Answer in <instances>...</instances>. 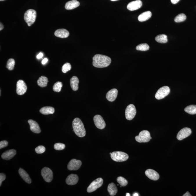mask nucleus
<instances>
[{
    "instance_id": "nucleus-7",
    "label": "nucleus",
    "mask_w": 196,
    "mask_h": 196,
    "mask_svg": "<svg viewBox=\"0 0 196 196\" xmlns=\"http://www.w3.org/2000/svg\"><path fill=\"white\" fill-rule=\"evenodd\" d=\"M136 109L133 104L129 105L125 110V117L128 120H132L136 114Z\"/></svg>"
},
{
    "instance_id": "nucleus-16",
    "label": "nucleus",
    "mask_w": 196,
    "mask_h": 196,
    "mask_svg": "<svg viewBox=\"0 0 196 196\" xmlns=\"http://www.w3.org/2000/svg\"><path fill=\"white\" fill-rule=\"evenodd\" d=\"M28 122L30 125V129L32 132L37 134L41 132V129L37 122L32 119H29Z\"/></svg>"
},
{
    "instance_id": "nucleus-8",
    "label": "nucleus",
    "mask_w": 196,
    "mask_h": 196,
    "mask_svg": "<svg viewBox=\"0 0 196 196\" xmlns=\"http://www.w3.org/2000/svg\"><path fill=\"white\" fill-rule=\"evenodd\" d=\"M170 92V89L168 86H163L157 91L155 94V97L157 100H161L168 96Z\"/></svg>"
},
{
    "instance_id": "nucleus-3",
    "label": "nucleus",
    "mask_w": 196,
    "mask_h": 196,
    "mask_svg": "<svg viewBox=\"0 0 196 196\" xmlns=\"http://www.w3.org/2000/svg\"><path fill=\"white\" fill-rule=\"evenodd\" d=\"M37 15V12L34 10L30 9L26 11L24 14V20L28 26H31L35 22Z\"/></svg>"
},
{
    "instance_id": "nucleus-49",
    "label": "nucleus",
    "mask_w": 196,
    "mask_h": 196,
    "mask_svg": "<svg viewBox=\"0 0 196 196\" xmlns=\"http://www.w3.org/2000/svg\"><path fill=\"white\" fill-rule=\"evenodd\" d=\"M111 154H112V153H110V155H111Z\"/></svg>"
},
{
    "instance_id": "nucleus-31",
    "label": "nucleus",
    "mask_w": 196,
    "mask_h": 196,
    "mask_svg": "<svg viewBox=\"0 0 196 196\" xmlns=\"http://www.w3.org/2000/svg\"><path fill=\"white\" fill-rule=\"evenodd\" d=\"M15 65V60L13 59H10L7 62L6 68L8 70H14Z\"/></svg>"
},
{
    "instance_id": "nucleus-27",
    "label": "nucleus",
    "mask_w": 196,
    "mask_h": 196,
    "mask_svg": "<svg viewBox=\"0 0 196 196\" xmlns=\"http://www.w3.org/2000/svg\"><path fill=\"white\" fill-rule=\"evenodd\" d=\"M48 82V79L47 77L44 76H41L39 78L37 81V83L40 87L44 88L47 86Z\"/></svg>"
},
{
    "instance_id": "nucleus-40",
    "label": "nucleus",
    "mask_w": 196,
    "mask_h": 196,
    "mask_svg": "<svg viewBox=\"0 0 196 196\" xmlns=\"http://www.w3.org/2000/svg\"><path fill=\"white\" fill-rule=\"evenodd\" d=\"M48 61V59L47 58H45L44 59H43L42 61V64L43 65H44L46 64Z\"/></svg>"
},
{
    "instance_id": "nucleus-33",
    "label": "nucleus",
    "mask_w": 196,
    "mask_h": 196,
    "mask_svg": "<svg viewBox=\"0 0 196 196\" xmlns=\"http://www.w3.org/2000/svg\"><path fill=\"white\" fill-rule=\"evenodd\" d=\"M63 85L62 83L60 81H58L53 86V89L54 92H59L61 91V88Z\"/></svg>"
},
{
    "instance_id": "nucleus-35",
    "label": "nucleus",
    "mask_w": 196,
    "mask_h": 196,
    "mask_svg": "<svg viewBox=\"0 0 196 196\" xmlns=\"http://www.w3.org/2000/svg\"><path fill=\"white\" fill-rule=\"evenodd\" d=\"M71 66L70 63H66L63 66L62 68V71L63 73H66L71 70Z\"/></svg>"
},
{
    "instance_id": "nucleus-30",
    "label": "nucleus",
    "mask_w": 196,
    "mask_h": 196,
    "mask_svg": "<svg viewBox=\"0 0 196 196\" xmlns=\"http://www.w3.org/2000/svg\"><path fill=\"white\" fill-rule=\"evenodd\" d=\"M136 49L138 51H146L149 50V46L146 43H143L137 46Z\"/></svg>"
},
{
    "instance_id": "nucleus-18",
    "label": "nucleus",
    "mask_w": 196,
    "mask_h": 196,
    "mask_svg": "<svg viewBox=\"0 0 196 196\" xmlns=\"http://www.w3.org/2000/svg\"><path fill=\"white\" fill-rule=\"evenodd\" d=\"M79 181L78 176L76 174H71L69 175L66 179V182L69 185H75Z\"/></svg>"
},
{
    "instance_id": "nucleus-25",
    "label": "nucleus",
    "mask_w": 196,
    "mask_h": 196,
    "mask_svg": "<svg viewBox=\"0 0 196 196\" xmlns=\"http://www.w3.org/2000/svg\"><path fill=\"white\" fill-rule=\"evenodd\" d=\"M40 112L44 115L53 114L55 112V109L51 106H45L40 109Z\"/></svg>"
},
{
    "instance_id": "nucleus-2",
    "label": "nucleus",
    "mask_w": 196,
    "mask_h": 196,
    "mask_svg": "<svg viewBox=\"0 0 196 196\" xmlns=\"http://www.w3.org/2000/svg\"><path fill=\"white\" fill-rule=\"evenodd\" d=\"M72 126L75 133L80 137H83L86 135V130L83 122L80 119L76 118L72 122Z\"/></svg>"
},
{
    "instance_id": "nucleus-28",
    "label": "nucleus",
    "mask_w": 196,
    "mask_h": 196,
    "mask_svg": "<svg viewBox=\"0 0 196 196\" xmlns=\"http://www.w3.org/2000/svg\"><path fill=\"white\" fill-rule=\"evenodd\" d=\"M155 40L157 42L160 43H165L168 41V37L165 34L159 35L157 36Z\"/></svg>"
},
{
    "instance_id": "nucleus-23",
    "label": "nucleus",
    "mask_w": 196,
    "mask_h": 196,
    "mask_svg": "<svg viewBox=\"0 0 196 196\" xmlns=\"http://www.w3.org/2000/svg\"><path fill=\"white\" fill-rule=\"evenodd\" d=\"M152 15V12L150 11H146L139 16L138 17V21L140 22L146 21L151 18Z\"/></svg>"
},
{
    "instance_id": "nucleus-1",
    "label": "nucleus",
    "mask_w": 196,
    "mask_h": 196,
    "mask_svg": "<svg viewBox=\"0 0 196 196\" xmlns=\"http://www.w3.org/2000/svg\"><path fill=\"white\" fill-rule=\"evenodd\" d=\"M93 65L98 68H103L108 67L111 63V59L107 56L97 54L93 58Z\"/></svg>"
},
{
    "instance_id": "nucleus-24",
    "label": "nucleus",
    "mask_w": 196,
    "mask_h": 196,
    "mask_svg": "<svg viewBox=\"0 0 196 196\" xmlns=\"http://www.w3.org/2000/svg\"><path fill=\"white\" fill-rule=\"evenodd\" d=\"M79 81L76 76H74L72 77L70 80V86L73 90L76 91L79 89Z\"/></svg>"
},
{
    "instance_id": "nucleus-32",
    "label": "nucleus",
    "mask_w": 196,
    "mask_h": 196,
    "mask_svg": "<svg viewBox=\"0 0 196 196\" xmlns=\"http://www.w3.org/2000/svg\"><path fill=\"white\" fill-rule=\"evenodd\" d=\"M186 19V16L184 14H180L175 17L174 21L176 23L183 22Z\"/></svg>"
},
{
    "instance_id": "nucleus-12",
    "label": "nucleus",
    "mask_w": 196,
    "mask_h": 196,
    "mask_svg": "<svg viewBox=\"0 0 196 196\" xmlns=\"http://www.w3.org/2000/svg\"><path fill=\"white\" fill-rule=\"evenodd\" d=\"M192 131L189 128H184L178 132L177 138L179 140L181 141L185 139L191 135Z\"/></svg>"
},
{
    "instance_id": "nucleus-14",
    "label": "nucleus",
    "mask_w": 196,
    "mask_h": 196,
    "mask_svg": "<svg viewBox=\"0 0 196 196\" xmlns=\"http://www.w3.org/2000/svg\"><path fill=\"white\" fill-rule=\"evenodd\" d=\"M142 3L140 0L132 1L127 6L128 9L131 11L136 10L142 7Z\"/></svg>"
},
{
    "instance_id": "nucleus-39",
    "label": "nucleus",
    "mask_w": 196,
    "mask_h": 196,
    "mask_svg": "<svg viewBox=\"0 0 196 196\" xmlns=\"http://www.w3.org/2000/svg\"><path fill=\"white\" fill-rule=\"evenodd\" d=\"M6 177L5 174L1 173L0 174V186L2 185V182L6 179Z\"/></svg>"
},
{
    "instance_id": "nucleus-15",
    "label": "nucleus",
    "mask_w": 196,
    "mask_h": 196,
    "mask_svg": "<svg viewBox=\"0 0 196 196\" xmlns=\"http://www.w3.org/2000/svg\"><path fill=\"white\" fill-rule=\"evenodd\" d=\"M145 174L148 178L154 181H157L159 178V174L157 171L153 169L147 170L145 171Z\"/></svg>"
},
{
    "instance_id": "nucleus-9",
    "label": "nucleus",
    "mask_w": 196,
    "mask_h": 196,
    "mask_svg": "<svg viewBox=\"0 0 196 196\" xmlns=\"http://www.w3.org/2000/svg\"><path fill=\"white\" fill-rule=\"evenodd\" d=\"M41 174L44 181L50 183L52 181L53 174L52 171L50 168L45 167L41 170Z\"/></svg>"
},
{
    "instance_id": "nucleus-38",
    "label": "nucleus",
    "mask_w": 196,
    "mask_h": 196,
    "mask_svg": "<svg viewBox=\"0 0 196 196\" xmlns=\"http://www.w3.org/2000/svg\"><path fill=\"white\" fill-rule=\"evenodd\" d=\"M8 142L7 141H2L0 142V149H2L8 146Z\"/></svg>"
},
{
    "instance_id": "nucleus-36",
    "label": "nucleus",
    "mask_w": 196,
    "mask_h": 196,
    "mask_svg": "<svg viewBox=\"0 0 196 196\" xmlns=\"http://www.w3.org/2000/svg\"><path fill=\"white\" fill-rule=\"evenodd\" d=\"M54 149L57 150H61L64 149L66 147L65 144L60 143H57L55 144Z\"/></svg>"
},
{
    "instance_id": "nucleus-44",
    "label": "nucleus",
    "mask_w": 196,
    "mask_h": 196,
    "mask_svg": "<svg viewBox=\"0 0 196 196\" xmlns=\"http://www.w3.org/2000/svg\"><path fill=\"white\" fill-rule=\"evenodd\" d=\"M0 26H1V27H0V30L1 31V30L3 29L4 28V26L3 24L1 23V25H0Z\"/></svg>"
},
{
    "instance_id": "nucleus-34",
    "label": "nucleus",
    "mask_w": 196,
    "mask_h": 196,
    "mask_svg": "<svg viewBox=\"0 0 196 196\" xmlns=\"http://www.w3.org/2000/svg\"><path fill=\"white\" fill-rule=\"evenodd\" d=\"M117 181L121 186L123 187L125 186L128 184L127 180L122 177H118L117 178Z\"/></svg>"
},
{
    "instance_id": "nucleus-21",
    "label": "nucleus",
    "mask_w": 196,
    "mask_h": 196,
    "mask_svg": "<svg viewBox=\"0 0 196 196\" xmlns=\"http://www.w3.org/2000/svg\"><path fill=\"white\" fill-rule=\"evenodd\" d=\"M19 173L24 181L28 184H31V178L28 174L22 168H20L19 170Z\"/></svg>"
},
{
    "instance_id": "nucleus-17",
    "label": "nucleus",
    "mask_w": 196,
    "mask_h": 196,
    "mask_svg": "<svg viewBox=\"0 0 196 196\" xmlns=\"http://www.w3.org/2000/svg\"><path fill=\"white\" fill-rule=\"evenodd\" d=\"M118 91L116 89H113L109 90L106 95V98L109 101L113 102L116 100Z\"/></svg>"
},
{
    "instance_id": "nucleus-19",
    "label": "nucleus",
    "mask_w": 196,
    "mask_h": 196,
    "mask_svg": "<svg viewBox=\"0 0 196 196\" xmlns=\"http://www.w3.org/2000/svg\"><path fill=\"white\" fill-rule=\"evenodd\" d=\"M16 151L15 150H9L2 154V158L3 159L8 160L13 158L16 155Z\"/></svg>"
},
{
    "instance_id": "nucleus-10",
    "label": "nucleus",
    "mask_w": 196,
    "mask_h": 196,
    "mask_svg": "<svg viewBox=\"0 0 196 196\" xmlns=\"http://www.w3.org/2000/svg\"><path fill=\"white\" fill-rule=\"evenodd\" d=\"M26 84L23 81L20 80L17 82V93L19 95H22L25 93L27 90Z\"/></svg>"
},
{
    "instance_id": "nucleus-22",
    "label": "nucleus",
    "mask_w": 196,
    "mask_h": 196,
    "mask_svg": "<svg viewBox=\"0 0 196 196\" xmlns=\"http://www.w3.org/2000/svg\"><path fill=\"white\" fill-rule=\"evenodd\" d=\"M80 5V3L76 0L69 1L66 3L65 8L66 10H70L77 8Z\"/></svg>"
},
{
    "instance_id": "nucleus-43",
    "label": "nucleus",
    "mask_w": 196,
    "mask_h": 196,
    "mask_svg": "<svg viewBox=\"0 0 196 196\" xmlns=\"http://www.w3.org/2000/svg\"><path fill=\"white\" fill-rule=\"evenodd\" d=\"M191 196V195L190 194L189 192L188 191L185 194H184V195H183V196Z\"/></svg>"
},
{
    "instance_id": "nucleus-5",
    "label": "nucleus",
    "mask_w": 196,
    "mask_h": 196,
    "mask_svg": "<svg viewBox=\"0 0 196 196\" xmlns=\"http://www.w3.org/2000/svg\"><path fill=\"white\" fill-rule=\"evenodd\" d=\"M152 139L150 132L146 130L141 131L139 133V135L135 137L136 141L139 143L148 142Z\"/></svg>"
},
{
    "instance_id": "nucleus-45",
    "label": "nucleus",
    "mask_w": 196,
    "mask_h": 196,
    "mask_svg": "<svg viewBox=\"0 0 196 196\" xmlns=\"http://www.w3.org/2000/svg\"><path fill=\"white\" fill-rule=\"evenodd\" d=\"M133 196H139V194H138V193H134L133 194Z\"/></svg>"
},
{
    "instance_id": "nucleus-41",
    "label": "nucleus",
    "mask_w": 196,
    "mask_h": 196,
    "mask_svg": "<svg viewBox=\"0 0 196 196\" xmlns=\"http://www.w3.org/2000/svg\"><path fill=\"white\" fill-rule=\"evenodd\" d=\"M43 55L42 53L40 52L38 55L37 56V59H40L43 57Z\"/></svg>"
},
{
    "instance_id": "nucleus-6",
    "label": "nucleus",
    "mask_w": 196,
    "mask_h": 196,
    "mask_svg": "<svg viewBox=\"0 0 196 196\" xmlns=\"http://www.w3.org/2000/svg\"><path fill=\"white\" fill-rule=\"evenodd\" d=\"M103 180L101 178H98L91 183L90 184L88 187L87 191L88 193L93 192L100 188L103 185Z\"/></svg>"
},
{
    "instance_id": "nucleus-48",
    "label": "nucleus",
    "mask_w": 196,
    "mask_h": 196,
    "mask_svg": "<svg viewBox=\"0 0 196 196\" xmlns=\"http://www.w3.org/2000/svg\"><path fill=\"white\" fill-rule=\"evenodd\" d=\"M0 1H5V0H0Z\"/></svg>"
},
{
    "instance_id": "nucleus-46",
    "label": "nucleus",
    "mask_w": 196,
    "mask_h": 196,
    "mask_svg": "<svg viewBox=\"0 0 196 196\" xmlns=\"http://www.w3.org/2000/svg\"><path fill=\"white\" fill-rule=\"evenodd\" d=\"M126 196H130V194H129V193H127Z\"/></svg>"
},
{
    "instance_id": "nucleus-4",
    "label": "nucleus",
    "mask_w": 196,
    "mask_h": 196,
    "mask_svg": "<svg viewBox=\"0 0 196 196\" xmlns=\"http://www.w3.org/2000/svg\"><path fill=\"white\" fill-rule=\"evenodd\" d=\"M110 155L112 159L117 162H124L129 158L128 154L119 151L112 152Z\"/></svg>"
},
{
    "instance_id": "nucleus-47",
    "label": "nucleus",
    "mask_w": 196,
    "mask_h": 196,
    "mask_svg": "<svg viewBox=\"0 0 196 196\" xmlns=\"http://www.w3.org/2000/svg\"><path fill=\"white\" fill-rule=\"evenodd\" d=\"M111 1H118V0H111Z\"/></svg>"
},
{
    "instance_id": "nucleus-29",
    "label": "nucleus",
    "mask_w": 196,
    "mask_h": 196,
    "mask_svg": "<svg viewBox=\"0 0 196 196\" xmlns=\"http://www.w3.org/2000/svg\"><path fill=\"white\" fill-rule=\"evenodd\" d=\"M184 111L186 113L190 115L196 114V105H190L187 106L184 109Z\"/></svg>"
},
{
    "instance_id": "nucleus-11",
    "label": "nucleus",
    "mask_w": 196,
    "mask_h": 196,
    "mask_svg": "<svg viewBox=\"0 0 196 196\" xmlns=\"http://www.w3.org/2000/svg\"><path fill=\"white\" fill-rule=\"evenodd\" d=\"M94 122L96 127L98 129H103L106 127V124L101 116L96 115L93 118Z\"/></svg>"
},
{
    "instance_id": "nucleus-20",
    "label": "nucleus",
    "mask_w": 196,
    "mask_h": 196,
    "mask_svg": "<svg viewBox=\"0 0 196 196\" xmlns=\"http://www.w3.org/2000/svg\"><path fill=\"white\" fill-rule=\"evenodd\" d=\"M70 33L65 29H60L56 30L55 32V35L56 37L61 38H67L69 36Z\"/></svg>"
},
{
    "instance_id": "nucleus-13",
    "label": "nucleus",
    "mask_w": 196,
    "mask_h": 196,
    "mask_svg": "<svg viewBox=\"0 0 196 196\" xmlns=\"http://www.w3.org/2000/svg\"><path fill=\"white\" fill-rule=\"evenodd\" d=\"M82 165L81 161L72 159L70 161L68 165V168L70 170H77L80 168Z\"/></svg>"
},
{
    "instance_id": "nucleus-37",
    "label": "nucleus",
    "mask_w": 196,
    "mask_h": 196,
    "mask_svg": "<svg viewBox=\"0 0 196 196\" xmlns=\"http://www.w3.org/2000/svg\"><path fill=\"white\" fill-rule=\"evenodd\" d=\"M35 152L39 154H42L45 152L46 148L43 146H39L35 148Z\"/></svg>"
},
{
    "instance_id": "nucleus-26",
    "label": "nucleus",
    "mask_w": 196,
    "mask_h": 196,
    "mask_svg": "<svg viewBox=\"0 0 196 196\" xmlns=\"http://www.w3.org/2000/svg\"><path fill=\"white\" fill-rule=\"evenodd\" d=\"M108 191L111 196H115L117 193L118 190L116 184L114 183H111L109 184L108 187Z\"/></svg>"
},
{
    "instance_id": "nucleus-42",
    "label": "nucleus",
    "mask_w": 196,
    "mask_h": 196,
    "mask_svg": "<svg viewBox=\"0 0 196 196\" xmlns=\"http://www.w3.org/2000/svg\"><path fill=\"white\" fill-rule=\"evenodd\" d=\"M179 1L180 0H171V3L173 4H175L178 3L179 2Z\"/></svg>"
}]
</instances>
